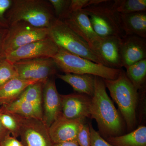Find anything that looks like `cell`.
Here are the masks:
<instances>
[{"label": "cell", "mask_w": 146, "mask_h": 146, "mask_svg": "<svg viewBox=\"0 0 146 146\" xmlns=\"http://www.w3.org/2000/svg\"><path fill=\"white\" fill-rule=\"evenodd\" d=\"M106 89L103 79L96 76L90 118L96 120L99 133L105 139L123 135L125 127L123 120L108 95Z\"/></svg>", "instance_id": "cell-1"}, {"label": "cell", "mask_w": 146, "mask_h": 146, "mask_svg": "<svg viewBox=\"0 0 146 146\" xmlns=\"http://www.w3.org/2000/svg\"><path fill=\"white\" fill-rule=\"evenodd\" d=\"M6 18L9 26L23 21L36 27L47 29L57 20L52 6L46 0H13Z\"/></svg>", "instance_id": "cell-2"}, {"label": "cell", "mask_w": 146, "mask_h": 146, "mask_svg": "<svg viewBox=\"0 0 146 146\" xmlns=\"http://www.w3.org/2000/svg\"><path fill=\"white\" fill-rule=\"evenodd\" d=\"M103 80L110 96L117 105L128 131L134 130L136 124V110L139 98L138 90L128 78L125 72L122 70L115 79Z\"/></svg>", "instance_id": "cell-3"}, {"label": "cell", "mask_w": 146, "mask_h": 146, "mask_svg": "<svg viewBox=\"0 0 146 146\" xmlns=\"http://www.w3.org/2000/svg\"><path fill=\"white\" fill-rule=\"evenodd\" d=\"M52 59L57 69L65 74H89L104 79L114 80L121 70L108 68L60 48Z\"/></svg>", "instance_id": "cell-4"}, {"label": "cell", "mask_w": 146, "mask_h": 146, "mask_svg": "<svg viewBox=\"0 0 146 146\" xmlns=\"http://www.w3.org/2000/svg\"><path fill=\"white\" fill-rule=\"evenodd\" d=\"M82 9L89 17L94 31L100 38L124 36L120 27L119 13L112 8V1L103 0Z\"/></svg>", "instance_id": "cell-5"}, {"label": "cell", "mask_w": 146, "mask_h": 146, "mask_svg": "<svg viewBox=\"0 0 146 146\" xmlns=\"http://www.w3.org/2000/svg\"><path fill=\"white\" fill-rule=\"evenodd\" d=\"M48 36L58 48L103 65L88 44L62 21L57 20L49 29Z\"/></svg>", "instance_id": "cell-6"}, {"label": "cell", "mask_w": 146, "mask_h": 146, "mask_svg": "<svg viewBox=\"0 0 146 146\" xmlns=\"http://www.w3.org/2000/svg\"><path fill=\"white\" fill-rule=\"evenodd\" d=\"M49 29L40 28L19 21L9 26L5 41V55L20 47L48 37Z\"/></svg>", "instance_id": "cell-7"}, {"label": "cell", "mask_w": 146, "mask_h": 146, "mask_svg": "<svg viewBox=\"0 0 146 146\" xmlns=\"http://www.w3.org/2000/svg\"><path fill=\"white\" fill-rule=\"evenodd\" d=\"M13 64L19 78L43 82L56 74L57 69L52 58L22 60Z\"/></svg>", "instance_id": "cell-8"}, {"label": "cell", "mask_w": 146, "mask_h": 146, "mask_svg": "<svg viewBox=\"0 0 146 146\" xmlns=\"http://www.w3.org/2000/svg\"><path fill=\"white\" fill-rule=\"evenodd\" d=\"M59 48L49 37L32 42L6 55V59L13 64L20 60L53 58Z\"/></svg>", "instance_id": "cell-9"}, {"label": "cell", "mask_w": 146, "mask_h": 146, "mask_svg": "<svg viewBox=\"0 0 146 146\" xmlns=\"http://www.w3.org/2000/svg\"><path fill=\"white\" fill-rule=\"evenodd\" d=\"M19 137L23 146H53L48 128L39 119L21 116Z\"/></svg>", "instance_id": "cell-10"}, {"label": "cell", "mask_w": 146, "mask_h": 146, "mask_svg": "<svg viewBox=\"0 0 146 146\" xmlns=\"http://www.w3.org/2000/svg\"><path fill=\"white\" fill-rule=\"evenodd\" d=\"M61 21L82 38L95 53L102 38L94 31L89 17L83 9L68 13Z\"/></svg>", "instance_id": "cell-11"}, {"label": "cell", "mask_w": 146, "mask_h": 146, "mask_svg": "<svg viewBox=\"0 0 146 146\" xmlns=\"http://www.w3.org/2000/svg\"><path fill=\"white\" fill-rule=\"evenodd\" d=\"M42 109V121L48 128L61 115L60 95L57 91L53 78H49L44 84Z\"/></svg>", "instance_id": "cell-12"}, {"label": "cell", "mask_w": 146, "mask_h": 146, "mask_svg": "<svg viewBox=\"0 0 146 146\" xmlns=\"http://www.w3.org/2000/svg\"><path fill=\"white\" fill-rule=\"evenodd\" d=\"M60 98L61 115L64 117L70 119L91 117V97L76 93L60 95Z\"/></svg>", "instance_id": "cell-13"}, {"label": "cell", "mask_w": 146, "mask_h": 146, "mask_svg": "<svg viewBox=\"0 0 146 146\" xmlns=\"http://www.w3.org/2000/svg\"><path fill=\"white\" fill-rule=\"evenodd\" d=\"M85 119H70L60 115L48 128L53 143L76 141L80 126Z\"/></svg>", "instance_id": "cell-14"}, {"label": "cell", "mask_w": 146, "mask_h": 146, "mask_svg": "<svg viewBox=\"0 0 146 146\" xmlns=\"http://www.w3.org/2000/svg\"><path fill=\"white\" fill-rule=\"evenodd\" d=\"M122 38L115 36L102 38L95 53L106 67L115 69L123 68L121 56Z\"/></svg>", "instance_id": "cell-15"}, {"label": "cell", "mask_w": 146, "mask_h": 146, "mask_svg": "<svg viewBox=\"0 0 146 146\" xmlns=\"http://www.w3.org/2000/svg\"><path fill=\"white\" fill-rule=\"evenodd\" d=\"M121 56L123 67L127 68L146 59V39L136 35L122 38Z\"/></svg>", "instance_id": "cell-16"}, {"label": "cell", "mask_w": 146, "mask_h": 146, "mask_svg": "<svg viewBox=\"0 0 146 146\" xmlns=\"http://www.w3.org/2000/svg\"><path fill=\"white\" fill-rule=\"evenodd\" d=\"M120 27L125 36L136 35L146 39V11L119 13Z\"/></svg>", "instance_id": "cell-17"}, {"label": "cell", "mask_w": 146, "mask_h": 146, "mask_svg": "<svg viewBox=\"0 0 146 146\" xmlns=\"http://www.w3.org/2000/svg\"><path fill=\"white\" fill-rule=\"evenodd\" d=\"M39 82L41 81L27 80L19 78L11 80L0 87V105L2 106L15 101L28 86Z\"/></svg>", "instance_id": "cell-18"}, {"label": "cell", "mask_w": 146, "mask_h": 146, "mask_svg": "<svg viewBox=\"0 0 146 146\" xmlns=\"http://www.w3.org/2000/svg\"><path fill=\"white\" fill-rule=\"evenodd\" d=\"M58 78L70 84L74 91L92 98L95 92L96 76L89 74H57Z\"/></svg>", "instance_id": "cell-19"}, {"label": "cell", "mask_w": 146, "mask_h": 146, "mask_svg": "<svg viewBox=\"0 0 146 146\" xmlns=\"http://www.w3.org/2000/svg\"><path fill=\"white\" fill-rule=\"evenodd\" d=\"M0 110L25 117L35 118L42 121V106L22 100L17 99L10 104L2 106Z\"/></svg>", "instance_id": "cell-20"}, {"label": "cell", "mask_w": 146, "mask_h": 146, "mask_svg": "<svg viewBox=\"0 0 146 146\" xmlns=\"http://www.w3.org/2000/svg\"><path fill=\"white\" fill-rule=\"evenodd\" d=\"M106 140L114 146H146V127L141 126L127 134Z\"/></svg>", "instance_id": "cell-21"}, {"label": "cell", "mask_w": 146, "mask_h": 146, "mask_svg": "<svg viewBox=\"0 0 146 146\" xmlns=\"http://www.w3.org/2000/svg\"><path fill=\"white\" fill-rule=\"evenodd\" d=\"M126 74L138 91L143 89L146 80V59L126 68Z\"/></svg>", "instance_id": "cell-22"}, {"label": "cell", "mask_w": 146, "mask_h": 146, "mask_svg": "<svg viewBox=\"0 0 146 146\" xmlns=\"http://www.w3.org/2000/svg\"><path fill=\"white\" fill-rule=\"evenodd\" d=\"M112 8L121 14L146 11V0H115L112 1Z\"/></svg>", "instance_id": "cell-23"}, {"label": "cell", "mask_w": 146, "mask_h": 146, "mask_svg": "<svg viewBox=\"0 0 146 146\" xmlns=\"http://www.w3.org/2000/svg\"><path fill=\"white\" fill-rule=\"evenodd\" d=\"M45 83V82H39L29 85L17 99L42 106V94Z\"/></svg>", "instance_id": "cell-24"}, {"label": "cell", "mask_w": 146, "mask_h": 146, "mask_svg": "<svg viewBox=\"0 0 146 146\" xmlns=\"http://www.w3.org/2000/svg\"><path fill=\"white\" fill-rule=\"evenodd\" d=\"M0 120L5 127L14 138L20 136L21 116L0 110Z\"/></svg>", "instance_id": "cell-25"}, {"label": "cell", "mask_w": 146, "mask_h": 146, "mask_svg": "<svg viewBox=\"0 0 146 146\" xmlns=\"http://www.w3.org/2000/svg\"><path fill=\"white\" fill-rule=\"evenodd\" d=\"M16 78L18 74L13 64L6 59L0 61V87Z\"/></svg>", "instance_id": "cell-26"}, {"label": "cell", "mask_w": 146, "mask_h": 146, "mask_svg": "<svg viewBox=\"0 0 146 146\" xmlns=\"http://www.w3.org/2000/svg\"><path fill=\"white\" fill-rule=\"evenodd\" d=\"M52 6L55 16L58 21H62L69 13L71 0H48Z\"/></svg>", "instance_id": "cell-27"}, {"label": "cell", "mask_w": 146, "mask_h": 146, "mask_svg": "<svg viewBox=\"0 0 146 146\" xmlns=\"http://www.w3.org/2000/svg\"><path fill=\"white\" fill-rule=\"evenodd\" d=\"M76 141L79 146H91V136L89 125L84 122L80 126Z\"/></svg>", "instance_id": "cell-28"}, {"label": "cell", "mask_w": 146, "mask_h": 146, "mask_svg": "<svg viewBox=\"0 0 146 146\" xmlns=\"http://www.w3.org/2000/svg\"><path fill=\"white\" fill-rule=\"evenodd\" d=\"M91 136V146H114L104 139L93 127L91 123L89 124Z\"/></svg>", "instance_id": "cell-29"}, {"label": "cell", "mask_w": 146, "mask_h": 146, "mask_svg": "<svg viewBox=\"0 0 146 146\" xmlns=\"http://www.w3.org/2000/svg\"><path fill=\"white\" fill-rule=\"evenodd\" d=\"M90 0H71L69 13L82 10L90 4Z\"/></svg>", "instance_id": "cell-30"}, {"label": "cell", "mask_w": 146, "mask_h": 146, "mask_svg": "<svg viewBox=\"0 0 146 146\" xmlns=\"http://www.w3.org/2000/svg\"><path fill=\"white\" fill-rule=\"evenodd\" d=\"M8 28L0 30V61L6 59V55L4 51L5 41Z\"/></svg>", "instance_id": "cell-31"}, {"label": "cell", "mask_w": 146, "mask_h": 146, "mask_svg": "<svg viewBox=\"0 0 146 146\" xmlns=\"http://www.w3.org/2000/svg\"><path fill=\"white\" fill-rule=\"evenodd\" d=\"M0 146H23L21 141L17 138L9 135L6 137L1 143Z\"/></svg>", "instance_id": "cell-32"}, {"label": "cell", "mask_w": 146, "mask_h": 146, "mask_svg": "<svg viewBox=\"0 0 146 146\" xmlns=\"http://www.w3.org/2000/svg\"><path fill=\"white\" fill-rule=\"evenodd\" d=\"M11 135V133L3 125L0 120V143L7 136Z\"/></svg>", "instance_id": "cell-33"}, {"label": "cell", "mask_w": 146, "mask_h": 146, "mask_svg": "<svg viewBox=\"0 0 146 146\" xmlns=\"http://www.w3.org/2000/svg\"><path fill=\"white\" fill-rule=\"evenodd\" d=\"M53 146H79L76 141H68L59 143L54 144Z\"/></svg>", "instance_id": "cell-34"}]
</instances>
